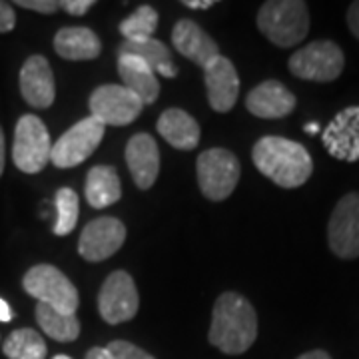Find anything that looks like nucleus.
Returning a JSON list of instances; mask_svg holds the SVG:
<instances>
[{"mask_svg":"<svg viewBox=\"0 0 359 359\" xmlns=\"http://www.w3.org/2000/svg\"><path fill=\"white\" fill-rule=\"evenodd\" d=\"M52 359H72V358H68V355H62V353H60V355H54Z\"/></svg>","mask_w":359,"mask_h":359,"instance_id":"nucleus-39","label":"nucleus"},{"mask_svg":"<svg viewBox=\"0 0 359 359\" xmlns=\"http://www.w3.org/2000/svg\"><path fill=\"white\" fill-rule=\"evenodd\" d=\"M22 287L28 295L39 299V304L50 306L66 316H76L80 297L74 283L50 264H39L26 271Z\"/></svg>","mask_w":359,"mask_h":359,"instance_id":"nucleus-4","label":"nucleus"},{"mask_svg":"<svg viewBox=\"0 0 359 359\" xmlns=\"http://www.w3.org/2000/svg\"><path fill=\"white\" fill-rule=\"evenodd\" d=\"M205 92L216 112H230L240 94V78L230 58L218 56L204 68Z\"/></svg>","mask_w":359,"mask_h":359,"instance_id":"nucleus-14","label":"nucleus"},{"mask_svg":"<svg viewBox=\"0 0 359 359\" xmlns=\"http://www.w3.org/2000/svg\"><path fill=\"white\" fill-rule=\"evenodd\" d=\"M196 172H198V184L200 190L208 200L212 202H222L230 198L231 192L236 190L242 166L236 154H231L226 148H210L198 156L196 162Z\"/></svg>","mask_w":359,"mask_h":359,"instance_id":"nucleus-5","label":"nucleus"},{"mask_svg":"<svg viewBox=\"0 0 359 359\" xmlns=\"http://www.w3.org/2000/svg\"><path fill=\"white\" fill-rule=\"evenodd\" d=\"M158 134L176 150H194L200 144V126L180 108H168L158 118Z\"/></svg>","mask_w":359,"mask_h":359,"instance_id":"nucleus-20","label":"nucleus"},{"mask_svg":"<svg viewBox=\"0 0 359 359\" xmlns=\"http://www.w3.org/2000/svg\"><path fill=\"white\" fill-rule=\"evenodd\" d=\"M36 321L44 334L60 344L74 341L80 335V321L76 316H66L44 304L36 306Z\"/></svg>","mask_w":359,"mask_h":359,"instance_id":"nucleus-24","label":"nucleus"},{"mask_svg":"<svg viewBox=\"0 0 359 359\" xmlns=\"http://www.w3.org/2000/svg\"><path fill=\"white\" fill-rule=\"evenodd\" d=\"M126 164L140 190L154 186L160 174V150L150 134H136L126 144Z\"/></svg>","mask_w":359,"mask_h":359,"instance_id":"nucleus-17","label":"nucleus"},{"mask_svg":"<svg viewBox=\"0 0 359 359\" xmlns=\"http://www.w3.org/2000/svg\"><path fill=\"white\" fill-rule=\"evenodd\" d=\"M118 74L122 86L132 90L144 104H154L160 96V82L154 70L138 56L118 54Z\"/></svg>","mask_w":359,"mask_h":359,"instance_id":"nucleus-19","label":"nucleus"},{"mask_svg":"<svg viewBox=\"0 0 359 359\" xmlns=\"http://www.w3.org/2000/svg\"><path fill=\"white\" fill-rule=\"evenodd\" d=\"M172 42L174 48L186 56L188 60H192L194 65L205 68L210 62H214L219 56V48L216 40L212 39L204 28L196 25L194 20H178L174 30H172Z\"/></svg>","mask_w":359,"mask_h":359,"instance_id":"nucleus-16","label":"nucleus"},{"mask_svg":"<svg viewBox=\"0 0 359 359\" xmlns=\"http://www.w3.org/2000/svg\"><path fill=\"white\" fill-rule=\"evenodd\" d=\"M16 6L26 8V11H34V13L54 14L60 8V2H56V0H16Z\"/></svg>","mask_w":359,"mask_h":359,"instance_id":"nucleus-29","label":"nucleus"},{"mask_svg":"<svg viewBox=\"0 0 359 359\" xmlns=\"http://www.w3.org/2000/svg\"><path fill=\"white\" fill-rule=\"evenodd\" d=\"M54 50L65 60H94L100 56L102 44L96 32L84 26L60 28L54 36Z\"/></svg>","mask_w":359,"mask_h":359,"instance_id":"nucleus-21","label":"nucleus"},{"mask_svg":"<svg viewBox=\"0 0 359 359\" xmlns=\"http://www.w3.org/2000/svg\"><path fill=\"white\" fill-rule=\"evenodd\" d=\"M295 104L294 94L278 80H266L245 96L248 112L266 120L290 116L295 110Z\"/></svg>","mask_w":359,"mask_h":359,"instance_id":"nucleus-18","label":"nucleus"},{"mask_svg":"<svg viewBox=\"0 0 359 359\" xmlns=\"http://www.w3.org/2000/svg\"><path fill=\"white\" fill-rule=\"evenodd\" d=\"M327 242L341 259L359 257V192L346 194L335 204L327 224Z\"/></svg>","mask_w":359,"mask_h":359,"instance_id":"nucleus-11","label":"nucleus"},{"mask_svg":"<svg viewBox=\"0 0 359 359\" xmlns=\"http://www.w3.org/2000/svg\"><path fill=\"white\" fill-rule=\"evenodd\" d=\"M2 353L8 359H44L48 349L42 335L30 327L14 330L2 344Z\"/></svg>","mask_w":359,"mask_h":359,"instance_id":"nucleus-25","label":"nucleus"},{"mask_svg":"<svg viewBox=\"0 0 359 359\" xmlns=\"http://www.w3.org/2000/svg\"><path fill=\"white\" fill-rule=\"evenodd\" d=\"M20 94L32 108H48L54 102V74L48 60L34 54L20 68Z\"/></svg>","mask_w":359,"mask_h":359,"instance_id":"nucleus-15","label":"nucleus"},{"mask_svg":"<svg viewBox=\"0 0 359 359\" xmlns=\"http://www.w3.org/2000/svg\"><path fill=\"white\" fill-rule=\"evenodd\" d=\"M214 4H216L214 0H184V6L186 8H194V11H208Z\"/></svg>","mask_w":359,"mask_h":359,"instance_id":"nucleus-33","label":"nucleus"},{"mask_svg":"<svg viewBox=\"0 0 359 359\" xmlns=\"http://www.w3.org/2000/svg\"><path fill=\"white\" fill-rule=\"evenodd\" d=\"M321 142L341 162H359V106H347L327 124Z\"/></svg>","mask_w":359,"mask_h":359,"instance_id":"nucleus-13","label":"nucleus"},{"mask_svg":"<svg viewBox=\"0 0 359 359\" xmlns=\"http://www.w3.org/2000/svg\"><path fill=\"white\" fill-rule=\"evenodd\" d=\"M347 25H349V30L353 32V36L359 40V0L351 2L347 8Z\"/></svg>","mask_w":359,"mask_h":359,"instance_id":"nucleus-32","label":"nucleus"},{"mask_svg":"<svg viewBox=\"0 0 359 359\" xmlns=\"http://www.w3.org/2000/svg\"><path fill=\"white\" fill-rule=\"evenodd\" d=\"M118 54H132L142 58L146 65L154 70V74H162L166 78L178 76V68L172 60V54L168 50V46L164 42L156 39L140 40V42H124L120 46Z\"/></svg>","mask_w":359,"mask_h":359,"instance_id":"nucleus-23","label":"nucleus"},{"mask_svg":"<svg viewBox=\"0 0 359 359\" xmlns=\"http://www.w3.org/2000/svg\"><path fill=\"white\" fill-rule=\"evenodd\" d=\"M259 32L280 48H292L308 36L309 11L302 0H269L257 13Z\"/></svg>","mask_w":359,"mask_h":359,"instance_id":"nucleus-3","label":"nucleus"},{"mask_svg":"<svg viewBox=\"0 0 359 359\" xmlns=\"http://www.w3.org/2000/svg\"><path fill=\"white\" fill-rule=\"evenodd\" d=\"M86 359H114V355L108 351V347H92L86 353Z\"/></svg>","mask_w":359,"mask_h":359,"instance_id":"nucleus-34","label":"nucleus"},{"mask_svg":"<svg viewBox=\"0 0 359 359\" xmlns=\"http://www.w3.org/2000/svg\"><path fill=\"white\" fill-rule=\"evenodd\" d=\"M54 204H56V212H58V218L54 224V233L68 236L78 224V214H80L78 194L72 188H60L54 196Z\"/></svg>","mask_w":359,"mask_h":359,"instance_id":"nucleus-27","label":"nucleus"},{"mask_svg":"<svg viewBox=\"0 0 359 359\" xmlns=\"http://www.w3.org/2000/svg\"><path fill=\"white\" fill-rule=\"evenodd\" d=\"M104 130L106 126L102 122H98L92 116L76 122L52 146L50 162L56 168H74L86 162L90 156L94 154V150L100 146Z\"/></svg>","mask_w":359,"mask_h":359,"instance_id":"nucleus-8","label":"nucleus"},{"mask_svg":"<svg viewBox=\"0 0 359 359\" xmlns=\"http://www.w3.org/2000/svg\"><path fill=\"white\" fill-rule=\"evenodd\" d=\"M290 72L309 82H334L344 72L346 56L334 40H313L290 56Z\"/></svg>","mask_w":359,"mask_h":359,"instance_id":"nucleus-6","label":"nucleus"},{"mask_svg":"<svg viewBox=\"0 0 359 359\" xmlns=\"http://www.w3.org/2000/svg\"><path fill=\"white\" fill-rule=\"evenodd\" d=\"M4 158H6V152H4V132H2V126H0V176L4 172Z\"/></svg>","mask_w":359,"mask_h":359,"instance_id":"nucleus-37","label":"nucleus"},{"mask_svg":"<svg viewBox=\"0 0 359 359\" xmlns=\"http://www.w3.org/2000/svg\"><path fill=\"white\" fill-rule=\"evenodd\" d=\"M108 351L114 355V359H156L148 351H144L130 341H122V339L108 344Z\"/></svg>","mask_w":359,"mask_h":359,"instance_id":"nucleus-28","label":"nucleus"},{"mask_svg":"<svg viewBox=\"0 0 359 359\" xmlns=\"http://www.w3.org/2000/svg\"><path fill=\"white\" fill-rule=\"evenodd\" d=\"M252 160L256 168L280 188H299L313 172L308 148L282 136H264L254 144Z\"/></svg>","mask_w":359,"mask_h":359,"instance_id":"nucleus-2","label":"nucleus"},{"mask_svg":"<svg viewBox=\"0 0 359 359\" xmlns=\"http://www.w3.org/2000/svg\"><path fill=\"white\" fill-rule=\"evenodd\" d=\"M140 308V297L136 283L128 271H112L104 280L98 294V311L100 318L110 325H118L136 318Z\"/></svg>","mask_w":359,"mask_h":359,"instance_id":"nucleus-10","label":"nucleus"},{"mask_svg":"<svg viewBox=\"0 0 359 359\" xmlns=\"http://www.w3.org/2000/svg\"><path fill=\"white\" fill-rule=\"evenodd\" d=\"M210 344L228 355H240L257 337V313L244 295L226 292L216 299L210 325Z\"/></svg>","mask_w":359,"mask_h":359,"instance_id":"nucleus-1","label":"nucleus"},{"mask_svg":"<svg viewBox=\"0 0 359 359\" xmlns=\"http://www.w3.org/2000/svg\"><path fill=\"white\" fill-rule=\"evenodd\" d=\"M90 116L104 126H128L140 116L144 102L122 84H104L90 94Z\"/></svg>","mask_w":359,"mask_h":359,"instance_id":"nucleus-9","label":"nucleus"},{"mask_svg":"<svg viewBox=\"0 0 359 359\" xmlns=\"http://www.w3.org/2000/svg\"><path fill=\"white\" fill-rule=\"evenodd\" d=\"M318 130H320L318 124H308V126H306V132H309V134H316Z\"/></svg>","mask_w":359,"mask_h":359,"instance_id":"nucleus-38","label":"nucleus"},{"mask_svg":"<svg viewBox=\"0 0 359 359\" xmlns=\"http://www.w3.org/2000/svg\"><path fill=\"white\" fill-rule=\"evenodd\" d=\"M92 6H94V0H65V2H60V8H65L66 13L72 14V16H84Z\"/></svg>","mask_w":359,"mask_h":359,"instance_id":"nucleus-31","label":"nucleus"},{"mask_svg":"<svg viewBox=\"0 0 359 359\" xmlns=\"http://www.w3.org/2000/svg\"><path fill=\"white\" fill-rule=\"evenodd\" d=\"M297 359H332V355L323 349H313V351H308L304 355H299Z\"/></svg>","mask_w":359,"mask_h":359,"instance_id":"nucleus-36","label":"nucleus"},{"mask_svg":"<svg viewBox=\"0 0 359 359\" xmlns=\"http://www.w3.org/2000/svg\"><path fill=\"white\" fill-rule=\"evenodd\" d=\"M156 28H158V13L156 8L144 4L120 22V34L126 39V42H140V40L154 39Z\"/></svg>","mask_w":359,"mask_h":359,"instance_id":"nucleus-26","label":"nucleus"},{"mask_svg":"<svg viewBox=\"0 0 359 359\" xmlns=\"http://www.w3.org/2000/svg\"><path fill=\"white\" fill-rule=\"evenodd\" d=\"M13 320V309H11V306L0 297V321H11Z\"/></svg>","mask_w":359,"mask_h":359,"instance_id":"nucleus-35","label":"nucleus"},{"mask_svg":"<svg viewBox=\"0 0 359 359\" xmlns=\"http://www.w3.org/2000/svg\"><path fill=\"white\" fill-rule=\"evenodd\" d=\"M84 196L94 210H104L116 204L122 196L120 176L112 166H94L86 176Z\"/></svg>","mask_w":359,"mask_h":359,"instance_id":"nucleus-22","label":"nucleus"},{"mask_svg":"<svg viewBox=\"0 0 359 359\" xmlns=\"http://www.w3.org/2000/svg\"><path fill=\"white\" fill-rule=\"evenodd\" d=\"M126 240V226L118 218H96L86 224L80 233L78 252L86 262H102L114 256L124 245Z\"/></svg>","mask_w":359,"mask_h":359,"instance_id":"nucleus-12","label":"nucleus"},{"mask_svg":"<svg viewBox=\"0 0 359 359\" xmlns=\"http://www.w3.org/2000/svg\"><path fill=\"white\" fill-rule=\"evenodd\" d=\"M16 25V14L8 2H0V34L11 32Z\"/></svg>","mask_w":359,"mask_h":359,"instance_id":"nucleus-30","label":"nucleus"},{"mask_svg":"<svg viewBox=\"0 0 359 359\" xmlns=\"http://www.w3.org/2000/svg\"><path fill=\"white\" fill-rule=\"evenodd\" d=\"M50 134L39 116L25 114L14 128V166L25 174H39L50 162Z\"/></svg>","mask_w":359,"mask_h":359,"instance_id":"nucleus-7","label":"nucleus"}]
</instances>
